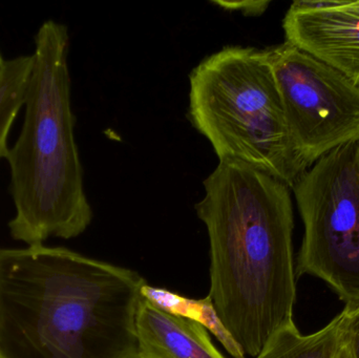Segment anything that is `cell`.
<instances>
[{
    "label": "cell",
    "instance_id": "obj_1",
    "mask_svg": "<svg viewBox=\"0 0 359 358\" xmlns=\"http://www.w3.org/2000/svg\"><path fill=\"white\" fill-rule=\"evenodd\" d=\"M145 284L65 248H0V358H139Z\"/></svg>",
    "mask_w": 359,
    "mask_h": 358
},
{
    "label": "cell",
    "instance_id": "obj_2",
    "mask_svg": "<svg viewBox=\"0 0 359 358\" xmlns=\"http://www.w3.org/2000/svg\"><path fill=\"white\" fill-rule=\"evenodd\" d=\"M290 187L244 164L219 162L196 212L210 246L208 296L245 355L257 357L293 322L297 273Z\"/></svg>",
    "mask_w": 359,
    "mask_h": 358
},
{
    "label": "cell",
    "instance_id": "obj_3",
    "mask_svg": "<svg viewBox=\"0 0 359 358\" xmlns=\"http://www.w3.org/2000/svg\"><path fill=\"white\" fill-rule=\"evenodd\" d=\"M34 42L25 120L6 157L15 206L8 229L27 246L43 245L50 237L73 239L93 220L75 139L69 31L62 23L46 20Z\"/></svg>",
    "mask_w": 359,
    "mask_h": 358
},
{
    "label": "cell",
    "instance_id": "obj_4",
    "mask_svg": "<svg viewBox=\"0 0 359 358\" xmlns=\"http://www.w3.org/2000/svg\"><path fill=\"white\" fill-rule=\"evenodd\" d=\"M190 122L219 162L244 164L289 187L309 166L291 138L267 50L226 46L189 76Z\"/></svg>",
    "mask_w": 359,
    "mask_h": 358
},
{
    "label": "cell",
    "instance_id": "obj_5",
    "mask_svg": "<svg viewBox=\"0 0 359 358\" xmlns=\"http://www.w3.org/2000/svg\"><path fill=\"white\" fill-rule=\"evenodd\" d=\"M305 226L297 275L320 277L359 305V142L320 158L293 184Z\"/></svg>",
    "mask_w": 359,
    "mask_h": 358
},
{
    "label": "cell",
    "instance_id": "obj_6",
    "mask_svg": "<svg viewBox=\"0 0 359 358\" xmlns=\"http://www.w3.org/2000/svg\"><path fill=\"white\" fill-rule=\"evenodd\" d=\"M266 50L291 138L308 166L359 142L358 84L288 42Z\"/></svg>",
    "mask_w": 359,
    "mask_h": 358
},
{
    "label": "cell",
    "instance_id": "obj_7",
    "mask_svg": "<svg viewBox=\"0 0 359 358\" xmlns=\"http://www.w3.org/2000/svg\"><path fill=\"white\" fill-rule=\"evenodd\" d=\"M286 42L359 85V0H299L283 21Z\"/></svg>",
    "mask_w": 359,
    "mask_h": 358
},
{
    "label": "cell",
    "instance_id": "obj_8",
    "mask_svg": "<svg viewBox=\"0 0 359 358\" xmlns=\"http://www.w3.org/2000/svg\"><path fill=\"white\" fill-rule=\"evenodd\" d=\"M139 358H225L198 321L141 296L136 319Z\"/></svg>",
    "mask_w": 359,
    "mask_h": 358
},
{
    "label": "cell",
    "instance_id": "obj_9",
    "mask_svg": "<svg viewBox=\"0 0 359 358\" xmlns=\"http://www.w3.org/2000/svg\"><path fill=\"white\" fill-rule=\"evenodd\" d=\"M346 309L326 327L303 336L294 321L278 329L255 358H334L343 344Z\"/></svg>",
    "mask_w": 359,
    "mask_h": 358
},
{
    "label": "cell",
    "instance_id": "obj_10",
    "mask_svg": "<svg viewBox=\"0 0 359 358\" xmlns=\"http://www.w3.org/2000/svg\"><path fill=\"white\" fill-rule=\"evenodd\" d=\"M32 67L33 57L25 55L6 60L0 73V160L6 159L11 128L25 105Z\"/></svg>",
    "mask_w": 359,
    "mask_h": 358
},
{
    "label": "cell",
    "instance_id": "obj_11",
    "mask_svg": "<svg viewBox=\"0 0 359 358\" xmlns=\"http://www.w3.org/2000/svg\"><path fill=\"white\" fill-rule=\"evenodd\" d=\"M142 294L168 310L185 315L202 324L207 330H210L215 333L217 340L223 344L232 357L246 358L242 349L234 343L231 336L222 325L208 296L202 300H189L178 294H172L166 289L151 287L147 284L143 286Z\"/></svg>",
    "mask_w": 359,
    "mask_h": 358
},
{
    "label": "cell",
    "instance_id": "obj_12",
    "mask_svg": "<svg viewBox=\"0 0 359 358\" xmlns=\"http://www.w3.org/2000/svg\"><path fill=\"white\" fill-rule=\"evenodd\" d=\"M343 342L351 351L353 358H359V305L354 308L346 307Z\"/></svg>",
    "mask_w": 359,
    "mask_h": 358
},
{
    "label": "cell",
    "instance_id": "obj_13",
    "mask_svg": "<svg viewBox=\"0 0 359 358\" xmlns=\"http://www.w3.org/2000/svg\"><path fill=\"white\" fill-rule=\"evenodd\" d=\"M217 6H222L225 10L241 11L244 15L249 16H257L263 14L266 8L269 6V1H243V2H215Z\"/></svg>",
    "mask_w": 359,
    "mask_h": 358
},
{
    "label": "cell",
    "instance_id": "obj_14",
    "mask_svg": "<svg viewBox=\"0 0 359 358\" xmlns=\"http://www.w3.org/2000/svg\"><path fill=\"white\" fill-rule=\"evenodd\" d=\"M334 358H353V355H352L351 351L349 350L347 345L344 344L343 342V344L341 345L339 350H337Z\"/></svg>",
    "mask_w": 359,
    "mask_h": 358
},
{
    "label": "cell",
    "instance_id": "obj_15",
    "mask_svg": "<svg viewBox=\"0 0 359 358\" xmlns=\"http://www.w3.org/2000/svg\"><path fill=\"white\" fill-rule=\"evenodd\" d=\"M4 63H6V59L4 58L1 52H0V73H1L2 69H4Z\"/></svg>",
    "mask_w": 359,
    "mask_h": 358
}]
</instances>
